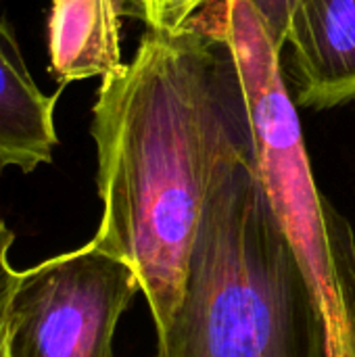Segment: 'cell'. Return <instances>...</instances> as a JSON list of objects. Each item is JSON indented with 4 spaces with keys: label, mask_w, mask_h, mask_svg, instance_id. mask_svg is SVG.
I'll return each mask as SVG.
<instances>
[{
    "label": "cell",
    "mask_w": 355,
    "mask_h": 357,
    "mask_svg": "<svg viewBox=\"0 0 355 357\" xmlns=\"http://www.w3.org/2000/svg\"><path fill=\"white\" fill-rule=\"evenodd\" d=\"M249 2L257 10L259 19L264 21L272 42L282 52L289 42V29H291V19L297 0H249Z\"/></svg>",
    "instance_id": "8"
},
{
    "label": "cell",
    "mask_w": 355,
    "mask_h": 357,
    "mask_svg": "<svg viewBox=\"0 0 355 357\" xmlns=\"http://www.w3.org/2000/svg\"><path fill=\"white\" fill-rule=\"evenodd\" d=\"M117 0H52L50 73L63 86L123 69Z\"/></svg>",
    "instance_id": "6"
},
{
    "label": "cell",
    "mask_w": 355,
    "mask_h": 357,
    "mask_svg": "<svg viewBox=\"0 0 355 357\" xmlns=\"http://www.w3.org/2000/svg\"><path fill=\"white\" fill-rule=\"evenodd\" d=\"M287 46L297 105L322 111L355 100V0H297Z\"/></svg>",
    "instance_id": "4"
},
{
    "label": "cell",
    "mask_w": 355,
    "mask_h": 357,
    "mask_svg": "<svg viewBox=\"0 0 355 357\" xmlns=\"http://www.w3.org/2000/svg\"><path fill=\"white\" fill-rule=\"evenodd\" d=\"M155 357H328L320 316L253 161L213 178L184 299Z\"/></svg>",
    "instance_id": "2"
},
{
    "label": "cell",
    "mask_w": 355,
    "mask_h": 357,
    "mask_svg": "<svg viewBox=\"0 0 355 357\" xmlns=\"http://www.w3.org/2000/svg\"><path fill=\"white\" fill-rule=\"evenodd\" d=\"M13 243H15V232L4 224V220H0V324L8 322L10 303L23 276V272H17L8 261V251Z\"/></svg>",
    "instance_id": "9"
},
{
    "label": "cell",
    "mask_w": 355,
    "mask_h": 357,
    "mask_svg": "<svg viewBox=\"0 0 355 357\" xmlns=\"http://www.w3.org/2000/svg\"><path fill=\"white\" fill-rule=\"evenodd\" d=\"M59 92L44 94L31 77L19 42L0 19V169L31 174L52 161L59 142L54 105Z\"/></svg>",
    "instance_id": "5"
},
{
    "label": "cell",
    "mask_w": 355,
    "mask_h": 357,
    "mask_svg": "<svg viewBox=\"0 0 355 357\" xmlns=\"http://www.w3.org/2000/svg\"><path fill=\"white\" fill-rule=\"evenodd\" d=\"M103 215L92 245L136 274L155 333L184 299L213 178L251 146L234 56L199 29H146L103 77L90 126Z\"/></svg>",
    "instance_id": "1"
},
{
    "label": "cell",
    "mask_w": 355,
    "mask_h": 357,
    "mask_svg": "<svg viewBox=\"0 0 355 357\" xmlns=\"http://www.w3.org/2000/svg\"><path fill=\"white\" fill-rule=\"evenodd\" d=\"M140 293L132 268L92 243L23 272L8 316L10 357H115L119 318Z\"/></svg>",
    "instance_id": "3"
},
{
    "label": "cell",
    "mask_w": 355,
    "mask_h": 357,
    "mask_svg": "<svg viewBox=\"0 0 355 357\" xmlns=\"http://www.w3.org/2000/svg\"><path fill=\"white\" fill-rule=\"evenodd\" d=\"M213 0H117L121 17L138 19L153 31L174 33L184 27Z\"/></svg>",
    "instance_id": "7"
}]
</instances>
